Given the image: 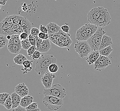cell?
<instances>
[{"label": "cell", "mask_w": 120, "mask_h": 111, "mask_svg": "<svg viewBox=\"0 0 120 111\" xmlns=\"http://www.w3.org/2000/svg\"><path fill=\"white\" fill-rule=\"evenodd\" d=\"M57 63V59L51 54H43L35 63V71L38 74L44 75L49 71V65Z\"/></svg>", "instance_id": "obj_1"}, {"label": "cell", "mask_w": 120, "mask_h": 111, "mask_svg": "<svg viewBox=\"0 0 120 111\" xmlns=\"http://www.w3.org/2000/svg\"><path fill=\"white\" fill-rule=\"evenodd\" d=\"M69 36L61 30L55 34H49V39L60 47H69L72 42Z\"/></svg>", "instance_id": "obj_2"}, {"label": "cell", "mask_w": 120, "mask_h": 111, "mask_svg": "<svg viewBox=\"0 0 120 111\" xmlns=\"http://www.w3.org/2000/svg\"><path fill=\"white\" fill-rule=\"evenodd\" d=\"M43 103L49 110L56 111L62 107L63 100L60 98L51 95H44Z\"/></svg>", "instance_id": "obj_3"}, {"label": "cell", "mask_w": 120, "mask_h": 111, "mask_svg": "<svg viewBox=\"0 0 120 111\" xmlns=\"http://www.w3.org/2000/svg\"><path fill=\"white\" fill-rule=\"evenodd\" d=\"M106 32L104 27H100L95 33L87 40L92 51H99L100 45L103 36Z\"/></svg>", "instance_id": "obj_4"}, {"label": "cell", "mask_w": 120, "mask_h": 111, "mask_svg": "<svg viewBox=\"0 0 120 111\" xmlns=\"http://www.w3.org/2000/svg\"><path fill=\"white\" fill-rule=\"evenodd\" d=\"M44 95H51L63 99L67 95L66 90L59 84H56L48 89H45L43 91Z\"/></svg>", "instance_id": "obj_5"}, {"label": "cell", "mask_w": 120, "mask_h": 111, "mask_svg": "<svg viewBox=\"0 0 120 111\" xmlns=\"http://www.w3.org/2000/svg\"><path fill=\"white\" fill-rule=\"evenodd\" d=\"M74 49L81 58L87 57L92 51L87 41H77L75 44Z\"/></svg>", "instance_id": "obj_6"}, {"label": "cell", "mask_w": 120, "mask_h": 111, "mask_svg": "<svg viewBox=\"0 0 120 111\" xmlns=\"http://www.w3.org/2000/svg\"><path fill=\"white\" fill-rule=\"evenodd\" d=\"M22 48L21 41L20 40L19 35L14 34L12 35V37L9 40L7 48L9 51L12 53H18L21 51Z\"/></svg>", "instance_id": "obj_7"}, {"label": "cell", "mask_w": 120, "mask_h": 111, "mask_svg": "<svg viewBox=\"0 0 120 111\" xmlns=\"http://www.w3.org/2000/svg\"><path fill=\"white\" fill-rule=\"evenodd\" d=\"M13 23V15L8 16L4 19L0 24V34L6 36L10 35Z\"/></svg>", "instance_id": "obj_8"}, {"label": "cell", "mask_w": 120, "mask_h": 111, "mask_svg": "<svg viewBox=\"0 0 120 111\" xmlns=\"http://www.w3.org/2000/svg\"><path fill=\"white\" fill-rule=\"evenodd\" d=\"M111 23V17L108 10L103 7L101 14L96 22L95 25L99 27H104Z\"/></svg>", "instance_id": "obj_9"}, {"label": "cell", "mask_w": 120, "mask_h": 111, "mask_svg": "<svg viewBox=\"0 0 120 111\" xmlns=\"http://www.w3.org/2000/svg\"><path fill=\"white\" fill-rule=\"evenodd\" d=\"M111 64V60L109 58L100 55L99 58L94 63L93 68L95 71H101Z\"/></svg>", "instance_id": "obj_10"}, {"label": "cell", "mask_w": 120, "mask_h": 111, "mask_svg": "<svg viewBox=\"0 0 120 111\" xmlns=\"http://www.w3.org/2000/svg\"><path fill=\"white\" fill-rule=\"evenodd\" d=\"M103 7H94L89 11L87 15L88 21L90 23L95 25L97 19L99 18L101 14L102 10Z\"/></svg>", "instance_id": "obj_11"}, {"label": "cell", "mask_w": 120, "mask_h": 111, "mask_svg": "<svg viewBox=\"0 0 120 111\" xmlns=\"http://www.w3.org/2000/svg\"><path fill=\"white\" fill-rule=\"evenodd\" d=\"M56 77V76L55 74L48 71L42 76L41 80L45 88L48 89L52 86L53 80Z\"/></svg>", "instance_id": "obj_12"}, {"label": "cell", "mask_w": 120, "mask_h": 111, "mask_svg": "<svg viewBox=\"0 0 120 111\" xmlns=\"http://www.w3.org/2000/svg\"><path fill=\"white\" fill-rule=\"evenodd\" d=\"M90 38V37L86 31L84 25L80 28L76 32L75 38L77 41H87Z\"/></svg>", "instance_id": "obj_13"}, {"label": "cell", "mask_w": 120, "mask_h": 111, "mask_svg": "<svg viewBox=\"0 0 120 111\" xmlns=\"http://www.w3.org/2000/svg\"><path fill=\"white\" fill-rule=\"evenodd\" d=\"M15 91L22 97L28 95L29 93L28 87L24 83H19L15 87Z\"/></svg>", "instance_id": "obj_14"}, {"label": "cell", "mask_w": 120, "mask_h": 111, "mask_svg": "<svg viewBox=\"0 0 120 111\" xmlns=\"http://www.w3.org/2000/svg\"><path fill=\"white\" fill-rule=\"evenodd\" d=\"M100 54L99 51H92L89 54L86 60L89 65L94 64L99 57Z\"/></svg>", "instance_id": "obj_15"}, {"label": "cell", "mask_w": 120, "mask_h": 111, "mask_svg": "<svg viewBox=\"0 0 120 111\" xmlns=\"http://www.w3.org/2000/svg\"><path fill=\"white\" fill-rule=\"evenodd\" d=\"M20 24L23 29V31L28 33L29 34L30 33L31 30L32 24L26 18L21 17L20 20Z\"/></svg>", "instance_id": "obj_16"}, {"label": "cell", "mask_w": 120, "mask_h": 111, "mask_svg": "<svg viewBox=\"0 0 120 111\" xmlns=\"http://www.w3.org/2000/svg\"><path fill=\"white\" fill-rule=\"evenodd\" d=\"M51 44L50 40L49 39L43 40V42L37 50L41 53H47L51 48Z\"/></svg>", "instance_id": "obj_17"}, {"label": "cell", "mask_w": 120, "mask_h": 111, "mask_svg": "<svg viewBox=\"0 0 120 111\" xmlns=\"http://www.w3.org/2000/svg\"><path fill=\"white\" fill-rule=\"evenodd\" d=\"M112 43L113 42L112 38L104 34L102 37L100 45L99 51L109 46H111Z\"/></svg>", "instance_id": "obj_18"}, {"label": "cell", "mask_w": 120, "mask_h": 111, "mask_svg": "<svg viewBox=\"0 0 120 111\" xmlns=\"http://www.w3.org/2000/svg\"><path fill=\"white\" fill-rule=\"evenodd\" d=\"M46 27L48 30L49 34H55L61 30V27H60L59 26L55 23L51 22H49L46 25Z\"/></svg>", "instance_id": "obj_19"}, {"label": "cell", "mask_w": 120, "mask_h": 111, "mask_svg": "<svg viewBox=\"0 0 120 111\" xmlns=\"http://www.w3.org/2000/svg\"><path fill=\"white\" fill-rule=\"evenodd\" d=\"M34 98L31 95H26L22 97L21 99L20 105L24 108L28 107L33 102Z\"/></svg>", "instance_id": "obj_20"}, {"label": "cell", "mask_w": 120, "mask_h": 111, "mask_svg": "<svg viewBox=\"0 0 120 111\" xmlns=\"http://www.w3.org/2000/svg\"><path fill=\"white\" fill-rule=\"evenodd\" d=\"M86 30L90 37L92 36L97 31L98 26L92 24H86L85 25Z\"/></svg>", "instance_id": "obj_21"}, {"label": "cell", "mask_w": 120, "mask_h": 111, "mask_svg": "<svg viewBox=\"0 0 120 111\" xmlns=\"http://www.w3.org/2000/svg\"><path fill=\"white\" fill-rule=\"evenodd\" d=\"M11 96L12 101V109H15L20 105V103L22 97L15 92L12 93L11 95Z\"/></svg>", "instance_id": "obj_22"}, {"label": "cell", "mask_w": 120, "mask_h": 111, "mask_svg": "<svg viewBox=\"0 0 120 111\" xmlns=\"http://www.w3.org/2000/svg\"><path fill=\"white\" fill-rule=\"evenodd\" d=\"M33 64V62L31 60H26L23 63L22 65L23 67L21 69V70L23 71V74H25L27 72L30 71L32 70V67Z\"/></svg>", "instance_id": "obj_23"}, {"label": "cell", "mask_w": 120, "mask_h": 111, "mask_svg": "<svg viewBox=\"0 0 120 111\" xmlns=\"http://www.w3.org/2000/svg\"><path fill=\"white\" fill-rule=\"evenodd\" d=\"M27 59L25 56L23 55L22 53H20L18 55L16 56L13 58V61L14 63L17 65H21L23 64V63L24 61L27 60Z\"/></svg>", "instance_id": "obj_24"}, {"label": "cell", "mask_w": 120, "mask_h": 111, "mask_svg": "<svg viewBox=\"0 0 120 111\" xmlns=\"http://www.w3.org/2000/svg\"><path fill=\"white\" fill-rule=\"evenodd\" d=\"M113 51V49L112 48V47L111 46H109L100 50L99 51L100 55L107 57L111 54Z\"/></svg>", "instance_id": "obj_25"}, {"label": "cell", "mask_w": 120, "mask_h": 111, "mask_svg": "<svg viewBox=\"0 0 120 111\" xmlns=\"http://www.w3.org/2000/svg\"><path fill=\"white\" fill-rule=\"evenodd\" d=\"M9 42L7 37L5 35L0 34V47L1 48L4 47Z\"/></svg>", "instance_id": "obj_26"}, {"label": "cell", "mask_w": 120, "mask_h": 111, "mask_svg": "<svg viewBox=\"0 0 120 111\" xmlns=\"http://www.w3.org/2000/svg\"><path fill=\"white\" fill-rule=\"evenodd\" d=\"M49 71L52 74H55L59 70V66L56 63H52L49 67Z\"/></svg>", "instance_id": "obj_27"}, {"label": "cell", "mask_w": 120, "mask_h": 111, "mask_svg": "<svg viewBox=\"0 0 120 111\" xmlns=\"http://www.w3.org/2000/svg\"><path fill=\"white\" fill-rule=\"evenodd\" d=\"M21 45L22 48L25 50H27L30 47L32 46L29 41V37L26 40H21Z\"/></svg>", "instance_id": "obj_28"}, {"label": "cell", "mask_w": 120, "mask_h": 111, "mask_svg": "<svg viewBox=\"0 0 120 111\" xmlns=\"http://www.w3.org/2000/svg\"><path fill=\"white\" fill-rule=\"evenodd\" d=\"M26 111H40V109L38 108V104L36 103H32L28 107L26 108Z\"/></svg>", "instance_id": "obj_29"}, {"label": "cell", "mask_w": 120, "mask_h": 111, "mask_svg": "<svg viewBox=\"0 0 120 111\" xmlns=\"http://www.w3.org/2000/svg\"><path fill=\"white\" fill-rule=\"evenodd\" d=\"M4 106L8 110H9L10 109H12V97H11V95H9V97H8V98L6 100V102H5Z\"/></svg>", "instance_id": "obj_30"}, {"label": "cell", "mask_w": 120, "mask_h": 111, "mask_svg": "<svg viewBox=\"0 0 120 111\" xmlns=\"http://www.w3.org/2000/svg\"><path fill=\"white\" fill-rule=\"evenodd\" d=\"M10 95L9 93H3L0 94V104L3 105L4 104L8 97Z\"/></svg>", "instance_id": "obj_31"}, {"label": "cell", "mask_w": 120, "mask_h": 111, "mask_svg": "<svg viewBox=\"0 0 120 111\" xmlns=\"http://www.w3.org/2000/svg\"><path fill=\"white\" fill-rule=\"evenodd\" d=\"M41 52L36 50L31 56L33 60H38L41 56Z\"/></svg>", "instance_id": "obj_32"}, {"label": "cell", "mask_w": 120, "mask_h": 111, "mask_svg": "<svg viewBox=\"0 0 120 111\" xmlns=\"http://www.w3.org/2000/svg\"><path fill=\"white\" fill-rule=\"evenodd\" d=\"M29 39L32 45L36 46V36H34L30 33L29 36Z\"/></svg>", "instance_id": "obj_33"}, {"label": "cell", "mask_w": 120, "mask_h": 111, "mask_svg": "<svg viewBox=\"0 0 120 111\" xmlns=\"http://www.w3.org/2000/svg\"><path fill=\"white\" fill-rule=\"evenodd\" d=\"M37 50V47L36 46H33L30 47L27 50V53L29 56L30 57L32 56V54Z\"/></svg>", "instance_id": "obj_34"}, {"label": "cell", "mask_w": 120, "mask_h": 111, "mask_svg": "<svg viewBox=\"0 0 120 111\" xmlns=\"http://www.w3.org/2000/svg\"><path fill=\"white\" fill-rule=\"evenodd\" d=\"M40 30L36 28H32L30 31V34L34 36H38Z\"/></svg>", "instance_id": "obj_35"}, {"label": "cell", "mask_w": 120, "mask_h": 111, "mask_svg": "<svg viewBox=\"0 0 120 111\" xmlns=\"http://www.w3.org/2000/svg\"><path fill=\"white\" fill-rule=\"evenodd\" d=\"M38 36L43 40H47L49 39V35L48 33H45L41 32H40Z\"/></svg>", "instance_id": "obj_36"}, {"label": "cell", "mask_w": 120, "mask_h": 111, "mask_svg": "<svg viewBox=\"0 0 120 111\" xmlns=\"http://www.w3.org/2000/svg\"><path fill=\"white\" fill-rule=\"evenodd\" d=\"M29 34H28V33L23 31V32H21V34L19 35V36H20V40L21 41L23 40H26L27 38H28L29 37Z\"/></svg>", "instance_id": "obj_37"}, {"label": "cell", "mask_w": 120, "mask_h": 111, "mask_svg": "<svg viewBox=\"0 0 120 111\" xmlns=\"http://www.w3.org/2000/svg\"><path fill=\"white\" fill-rule=\"evenodd\" d=\"M61 29L64 32L69 33V26L67 25H64L61 27Z\"/></svg>", "instance_id": "obj_38"}, {"label": "cell", "mask_w": 120, "mask_h": 111, "mask_svg": "<svg viewBox=\"0 0 120 111\" xmlns=\"http://www.w3.org/2000/svg\"><path fill=\"white\" fill-rule=\"evenodd\" d=\"M40 32H44L45 33H48V30L47 27L41 24L40 26Z\"/></svg>", "instance_id": "obj_39"}, {"label": "cell", "mask_w": 120, "mask_h": 111, "mask_svg": "<svg viewBox=\"0 0 120 111\" xmlns=\"http://www.w3.org/2000/svg\"><path fill=\"white\" fill-rule=\"evenodd\" d=\"M43 40L41 39L40 38L38 37V36H36V47L37 48L39 47L40 46L42 42H43Z\"/></svg>", "instance_id": "obj_40"}, {"label": "cell", "mask_w": 120, "mask_h": 111, "mask_svg": "<svg viewBox=\"0 0 120 111\" xmlns=\"http://www.w3.org/2000/svg\"><path fill=\"white\" fill-rule=\"evenodd\" d=\"M12 110L14 111H26L25 108L22 107L21 105H19V107H17L15 109H12Z\"/></svg>", "instance_id": "obj_41"}, {"label": "cell", "mask_w": 120, "mask_h": 111, "mask_svg": "<svg viewBox=\"0 0 120 111\" xmlns=\"http://www.w3.org/2000/svg\"><path fill=\"white\" fill-rule=\"evenodd\" d=\"M7 2V0H0V5L1 6H4L6 4Z\"/></svg>", "instance_id": "obj_42"}, {"label": "cell", "mask_w": 120, "mask_h": 111, "mask_svg": "<svg viewBox=\"0 0 120 111\" xmlns=\"http://www.w3.org/2000/svg\"><path fill=\"white\" fill-rule=\"evenodd\" d=\"M7 38L8 39V40H9L10 39H11V38L12 37V36L11 35H7Z\"/></svg>", "instance_id": "obj_43"}]
</instances>
